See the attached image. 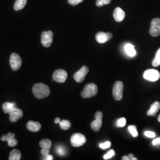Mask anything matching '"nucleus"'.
I'll use <instances>...</instances> for the list:
<instances>
[{"label": "nucleus", "mask_w": 160, "mask_h": 160, "mask_svg": "<svg viewBox=\"0 0 160 160\" xmlns=\"http://www.w3.org/2000/svg\"><path fill=\"white\" fill-rule=\"evenodd\" d=\"M160 109V102H155L151 106L150 109L147 112V115L149 116H155Z\"/></svg>", "instance_id": "f3484780"}, {"label": "nucleus", "mask_w": 160, "mask_h": 160, "mask_svg": "<svg viewBox=\"0 0 160 160\" xmlns=\"http://www.w3.org/2000/svg\"><path fill=\"white\" fill-rule=\"evenodd\" d=\"M71 143L74 147H80L82 146L87 141L86 138L83 134L76 133L71 137Z\"/></svg>", "instance_id": "7ed1b4c3"}, {"label": "nucleus", "mask_w": 160, "mask_h": 160, "mask_svg": "<svg viewBox=\"0 0 160 160\" xmlns=\"http://www.w3.org/2000/svg\"><path fill=\"white\" fill-rule=\"evenodd\" d=\"M89 72V69L86 66H83L78 71L75 73L74 78L77 82H82L86 78V75Z\"/></svg>", "instance_id": "9b49d317"}, {"label": "nucleus", "mask_w": 160, "mask_h": 160, "mask_svg": "<svg viewBox=\"0 0 160 160\" xmlns=\"http://www.w3.org/2000/svg\"><path fill=\"white\" fill-rule=\"evenodd\" d=\"M124 86L122 81H118L114 83L113 87V96L114 99L117 101H120L123 97Z\"/></svg>", "instance_id": "20e7f679"}, {"label": "nucleus", "mask_w": 160, "mask_h": 160, "mask_svg": "<svg viewBox=\"0 0 160 160\" xmlns=\"http://www.w3.org/2000/svg\"><path fill=\"white\" fill-rule=\"evenodd\" d=\"M67 72L63 69H57L53 74V79L57 82L63 83L67 79Z\"/></svg>", "instance_id": "1a4fd4ad"}, {"label": "nucleus", "mask_w": 160, "mask_h": 160, "mask_svg": "<svg viewBox=\"0 0 160 160\" xmlns=\"http://www.w3.org/2000/svg\"><path fill=\"white\" fill-rule=\"evenodd\" d=\"M152 143L153 145H155V146L160 145V138H156L154 139Z\"/></svg>", "instance_id": "72a5a7b5"}, {"label": "nucleus", "mask_w": 160, "mask_h": 160, "mask_svg": "<svg viewBox=\"0 0 160 160\" xmlns=\"http://www.w3.org/2000/svg\"><path fill=\"white\" fill-rule=\"evenodd\" d=\"M126 120L125 118H120L119 120L117 121L116 122V126L118 127H120V128H122L126 125Z\"/></svg>", "instance_id": "bb28decb"}, {"label": "nucleus", "mask_w": 160, "mask_h": 160, "mask_svg": "<svg viewBox=\"0 0 160 160\" xmlns=\"http://www.w3.org/2000/svg\"><path fill=\"white\" fill-rule=\"evenodd\" d=\"M51 92L48 86L43 83H38L33 87V93L37 98L42 99L47 97Z\"/></svg>", "instance_id": "f257e3e1"}, {"label": "nucleus", "mask_w": 160, "mask_h": 160, "mask_svg": "<svg viewBox=\"0 0 160 160\" xmlns=\"http://www.w3.org/2000/svg\"><path fill=\"white\" fill-rule=\"evenodd\" d=\"M43 160H53V156L51 155L48 154L44 156V158H43Z\"/></svg>", "instance_id": "f704fd0d"}, {"label": "nucleus", "mask_w": 160, "mask_h": 160, "mask_svg": "<svg viewBox=\"0 0 160 160\" xmlns=\"http://www.w3.org/2000/svg\"><path fill=\"white\" fill-rule=\"evenodd\" d=\"M14 137H15L14 133H8L7 135H3L1 138V140L2 141H7L9 147H14L18 143L17 139H16Z\"/></svg>", "instance_id": "ddd939ff"}, {"label": "nucleus", "mask_w": 160, "mask_h": 160, "mask_svg": "<svg viewBox=\"0 0 160 160\" xmlns=\"http://www.w3.org/2000/svg\"><path fill=\"white\" fill-rule=\"evenodd\" d=\"M27 129L31 132H37L39 131L41 129V125L38 122H33V120H30L27 123Z\"/></svg>", "instance_id": "dca6fc26"}, {"label": "nucleus", "mask_w": 160, "mask_h": 160, "mask_svg": "<svg viewBox=\"0 0 160 160\" xmlns=\"http://www.w3.org/2000/svg\"><path fill=\"white\" fill-rule=\"evenodd\" d=\"M10 63L12 69L16 71L20 68L22 65V61L20 57L16 53H12L10 58Z\"/></svg>", "instance_id": "423d86ee"}, {"label": "nucleus", "mask_w": 160, "mask_h": 160, "mask_svg": "<svg viewBox=\"0 0 160 160\" xmlns=\"http://www.w3.org/2000/svg\"><path fill=\"white\" fill-rule=\"evenodd\" d=\"M125 51L126 52V54L130 57H135L137 53L135 49V46L131 43H127L125 46Z\"/></svg>", "instance_id": "a211bd4d"}, {"label": "nucleus", "mask_w": 160, "mask_h": 160, "mask_svg": "<svg viewBox=\"0 0 160 160\" xmlns=\"http://www.w3.org/2000/svg\"><path fill=\"white\" fill-rule=\"evenodd\" d=\"M39 144L42 148L50 150L52 147V141L48 139H44L40 141Z\"/></svg>", "instance_id": "4be33fe9"}, {"label": "nucleus", "mask_w": 160, "mask_h": 160, "mask_svg": "<svg viewBox=\"0 0 160 160\" xmlns=\"http://www.w3.org/2000/svg\"><path fill=\"white\" fill-rule=\"evenodd\" d=\"M144 134H145V135L147 137L151 138H153L155 137V133L154 132H153L147 131L144 132Z\"/></svg>", "instance_id": "2f4dec72"}, {"label": "nucleus", "mask_w": 160, "mask_h": 160, "mask_svg": "<svg viewBox=\"0 0 160 160\" xmlns=\"http://www.w3.org/2000/svg\"><path fill=\"white\" fill-rule=\"evenodd\" d=\"M10 120L12 122H16L20 119H21L23 116V111L21 109H18L16 107H14L9 112Z\"/></svg>", "instance_id": "f8f14e48"}, {"label": "nucleus", "mask_w": 160, "mask_h": 160, "mask_svg": "<svg viewBox=\"0 0 160 160\" xmlns=\"http://www.w3.org/2000/svg\"><path fill=\"white\" fill-rule=\"evenodd\" d=\"M143 78L149 81L155 82L160 79V73L154 69H150L145 71L143 75Z\"/></svg>", "instance_id": "39448f33"}, {"label": "nucleus", "mask_w": 160, "mask_h": 160, "mask_svg": "<svg viewBox=\"0 0 160 160\" xmlns=\"http://www.w3.org/2000/svg\"><path fill=\"white\" fill-rule=\"evenodd\" d=\"M22 157V154L18 149H13L10 152L8 159L10 160H20Z\"/></svg>", "instance_id": "6ab92c4d"}, {"label": "nucleus", "mask_w": 160, "mask_h": 160, "mask_svg": "<svg viewBox=\"0 0 160 160\" xmlns=\"http://www.w3.org/2000/svg\"><path fill=\"white\" fill-rule=\"evenodd\" d=\"M115 155V152L113 149H110L109 152L106 155H104L103 156V158L104 160H109L110 158H111L112 157H113Z\"/></svg>", "instance_id": "cd10ccee"}, {"label": "nucleus", "mask_w": 160, "mask_h": 160, "mask_svg": "<svg viewBox=\"0 0 160 160\" xmlns=\"http://www.w3.org/2000/svg\"><path fill=\"white\" fill-rule=\"evenodd\" d=\"M112 38V34L110 32L104 33L102 32H98L96 35V39L99 43H104Z\"/></svg>", "instance_id": "4468645a"}, {"label": "nucleus", "mask_w": 160, "mask_h": 160, "mask_svg": "<svg viewBox=\"0 0 160 160\" xmlns=\"http://www.w3.org/2000/svg\"><path fill=\"white\" fill-rule=\"evenodd\" d=\"M152 65L154 67H157L160 65V48L156 53V55L154 60L152 61Z\"/></svg>", "instance_id": "b1692460"}, {"label": "nucleus", "mask_w": 160, "mask_h": 160, "mask_svg": "<svg viewBox=\"0 0 160 160\" xmlns=\"http://www.w3.org/2000/svg\"><path fill=\"white\" fill-rule=\"evenodd\" d=\"M158 120L159 122H160V114L158 116Z\"/></svg>", "instance_id": "ea45409f"}, {"label": "nucleus", "mask_w": 160, "mask_h": 160, "mask_svg": "<svg viewBox=\"0 0 160 160\" xmlns=\"http://www.w3.org/2000/svg\"><path fill=\"white\" fill-rule=\"evenodd\" d=\"M96 119L92 122L91 124L92 129L95 132H98L102 126L103 113L101 112H97L95 114Z\"/></svg>", "instance_id": "9d476101"}, {"label": "nucleus", "mask_w": 160, "mask_h": 160, "mask_svg": "<svg viewBox=\"0 0 160 160\" xmlns=\"http://www.w3.org/2000/svg\"><path fill=\"white\" fill-rule=\"evenodd\" d=\"M138 159L137 158H135V157H133L132 158L131 160H137Z\"/></svg>", "instance_id": "58836bf2"}, {"label": "nucleus", "mask_w": 160, "mask_h": 160, "mask_svg": "<svg viewBox=\"0 0 160 160\" xmlns=\"http://www.w3.org/2000/svg\"><path fill=\"white\" fill-rule=\"evenodd\" d=\"M122 159V160H130V158L128 156H123Z\"/></svg>", "instance_id": "e433bc0d"}, {"label": "nucleus", "mask_w": 160, "mask_h": 160, "mask_svg": "<svg viewBox=\"0 0 160 160\" xmlns=\"http://www.w3.org/2000/svg\"><path fill=\"white\" fill-rule=\"evenodd\" d=\"M84 0H68V2L70 5L75 6L82 2Z\"/></svg>", "instance_id": "7c9ffc66"}, {"label": "nucleus", "mask_w": 160, "mask_h": 160, "mask_svg": "<svg viewBox=\"0 0 160 160\" xmlns=\"http://www.w3.org/2000/svg\"><path fill=\"white\" fill-rule=\"evenodd\" d=\"M14 107H16V103L6 102L2 105V110L5 113H9V112L13 109Z\"/></svg>", "instance_id": "412c9836"}, {"label": "nucleus", "mask_w": 160, "mask_h": 160, "mask_svg": "<svg viewBox=\"0 0 160 160\" xmlns=\"http://www.w3.org/2000/svg\"><path fill=\"white\" fill-rule=\"evenodd\" d=\"M113 17L117 22H121L125 17V12L120 7H117L113 12Z\"/></svg>", "instance_id": "2eb2a0df"}, {"label": "nucleus", "mask_w": 160, "mask_h": 160, "mask_svg": "<svg viewBox=\"0 0 160 160\" xmlns=\"http://www.w3.org/2000/svg\"><path fill=\"white\" fill-rule=\"evenodd\" d=\"M128 157H129L130 160H131L132 158L133 157H134V156H133V154H130L129 155V156H128Z\"/></svg>", "instance_id": "4c0bfd02"}, {"label": "nucleus", "mask_w": 160, "mask_h": 160, "mask_svg": "<svg viewBox=\"0 0 160 160\" xmlns=\"http://www.w3.org/2000/svg\"><path fill=\"white\" fill-rule=\"evenodd\" d=\"M49 151H50V150H49V149L43 148H42L41 151H40L41 154H42V155H43V156H45L46 155L49 154Z\"/></svg>", "instance_id": "473e14b6"}, {"label": "nucleus", "mask_w": 160, "mask_h": 160, "mask_svg": "<svg viewBox=\"0 0 160 160\" xmlns=\"http://www.w3.org/2000/svg\"><path fill=\"white\" fill-rule=\"evenodd\" d=\"M112 0H97L96 1V6L97 7H102L104 5L109 4L111 2Z\"/></svg>", "instance_id": "a878e982"}, {"label": "nucleus", "mask_w": 160, "mask_h": 160, "mask_svg": "<svg viewBox=\"0 0 160 160\" xmlns=\"http://www.w3.org/2000/svg\"><path fill=\"white\" fill-rule=\"evenodd\" d=\"M149 34L153 37H157L160 35V18H154L151 23Z\"/></svg>", "instance_id": "6e6552de"}, {"label": "nucleus", "mask_w": 160, "mask_h": 160, "mask_svg": "<svg viewBox=\"0 0 160 160\" xmlns=\"http://www.w3.org/2000/svg\"><path fill=\"white\" fill-rule=\"evenodd\" d=\"M61 121V119L59 118H57L55 119V123H59Z\"/></svg>", "instance_id": "c9c22d12"}, {"label": "nucleus", "mask_w": 160, "mask_h": 160, "mask_svg": "<svg viewBox=\"0 0 160 160\" xmlns=\"http://www.w3.org/2000/svg\"><path fill=\"white\" fill-rule=\"evenodd\" d=\"M128 130L131 133L132 136L133 137L137 138L138 136V132L137 131V127L135 125H130L128 127Z\"/></svg>", "instance_id": "393cba45"}, {"label": "nucleus", "mask_w": 160, "mask_h": 160, "mask_svg": "<svg viewBox=\"0 0 160 160\" xmlns=\"http://www.w3.org/2000/svg\"><path fill=\"white\" fill-rule=\"evenodd\" d=\"M97 92V86L94 83H90L84 87L82 92L81 93V96L82 98H90L96 96Z\"/></svg>", "instance_id": "f03ea898"}, {"label": "nucleus", "mask_w": 160, "mask_h": 160, "mask_svg": "<svg viewBox=\"0 0 160 160\" xmlns=\"http://www.w3.org/2000/svg\"><path fill=\"white\" fill-rule=\"evenodd\" d=\"M59 125H60V127L62 129L68 130L71 128V123L69 120H62L59 123Z\"/></svg>", "instance_id": "5701e85b"}, {"label": "nucleus", "mask_w": 160, "mask_h": 160, "mask_svg": "<svg viewBox=\"0 0 160 160\" xmlns=\"http://www.w3.org/2000/svg\"><path fill=\"white\" fill-rule=\"evenodd\" d=\"M53 33L51 30L43 32L41 35V42L43 46L45 48L51 46L53 42Z\"/></svg>", "instance_id": "0eeeda50"}, {"label": "nucleus", "mask_w": 160, "mask_h": 160, "mask_svg": "<svg viewBox=\"0 0 160 160\" xmlns=\"http://www.w3.org/2000/svg\"><path fill=\"white\" fill-rule=\"evenodd\" d=\"M100 148L102 149H106L109 148L111 147V142L109 141H106L105 142L101 143L99 145Z\"/></svg>", "instance_id": "c85d7f7f"}, {"label": "nucleus", "mask_w": 160, "mask_h": 160, "mask_svg": "<svg viewBox=\"0 0 160 160\" xmlns=\"http://www.w3.org/2000/svg\"><path fill=\"white\" fill-rule=\"evenodd\" d=\"M27 4V0H16L14 5V9L16 11H19L22 10Z\"/></svg>", "instance_id": "aec40b11"}, {"label": "nucleus", "mask_w": 160, "mask_h": 160, "mask_svg": "<svg viewBox=\"0 0 160 160\" xmlns=\"http://www.w3.org/2000/svg\"><path fill=\"white\" fill-rule=\"evenodd\" d=\"M57 149V152L58 154L59 155H64L65 154V150L64 148H63L62 146H58L57 148H56Z\"/></svg>", "instance_id": "c756f323"}]
</instances>
